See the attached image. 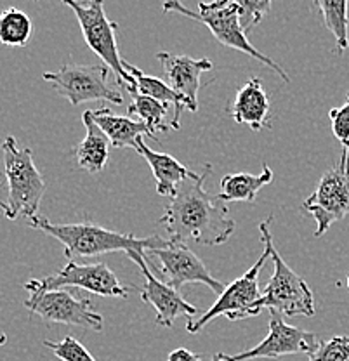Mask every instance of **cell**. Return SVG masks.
I'll return each mask as SVG.
<instances>
[{
  "label": "cell",
  "instance_id": "cell-1",
  "mask_svg": "<svg viewBox=\"0 0 349 361\" xmlns=\"http://www.w3.org/2000/svg\"><path fill=\"white\" fill-rule=\"evenodd\" d=\"M212 172L205 165L204 174H191L178 186L174 197L165 207L159 223L171 242H195L200 245H223L235 233V221L228 214L226 203L205 191L204 183Z\"/></svg>",
  "mask_w": 349,
  "mask_h": 361
},
{
  "label": "cell",
  "instance_id": "cell-2",
  "mask_svg": "<svg viewBox=\"0 0 349 361\" xmlns=\"http://www.w3.org/2000/svg\"><path fill=\"white\" fill-rule=\"evenodd\" d=\"M30 228L47 233L52 238L63 243L66 257H96L101 254L110 252H130L140 250L148 252L153 248H162L169 243V240L160 236H146L140 238L136 235H123V233L111 231L92 223H77V224H56L46 217H32L28 219Z\"/></svg>",
  "mask_w": 349,
  "mask_h": 361
},
{
  "label": "cell",
  "instance_id": "cell-3",
  "mask_svg": "<svg viewBox=\"0 0 349 361\" xmlns=\"http://www.w3.org/2000/svg\"><path fill=\"white\" fill-rule=\"evenodd\" d=\"M162 11L167 13L181 14V16L190 18V20L202 23V25L209 26L210 33L216 37L219 44L226 45V47L235 49V51L243 52V54L250 56V58L257 59L262 65L271 68L278 77L283 78L285 84L290 82V77L287 71L281 68L278 63L273 61L266 54H262L259 49L250 44L247 39V33L242 26V14H240V7L236 0H212V2H200L198 4V11H191L181 0H165Z\"/></svg>",
  "mask_w": 349,
  "mask_h": 361
},
{
  "label": "cell",
  "instance_id": "cell-4",
  "mask_svg": "<svg viewBox=\"0 0 349 361\" xmlns=\"http://www.w3.org/2000/svg\"><path fill=\"white\" fill-rule=\"evenodd\" d=\"M2 152L7 184V200L2 202L4 216L11 221L18 217L32 219L39 212L46 193V183L33 161L32 149L23 148L16 137L7 135Z\"/></svg>",
  "mask_w": 349,
  "mask_h": 361
},
{
  "label": "cell",
  "instance_id": "cell-5",
  "mask_svg": "<svg viewBox=\"0 0 349 361\" xmlns=\"http://www.w3.org/2000/svg\"><path fill=\"white\" fill-rule=\"evenodd\" d=\"M273 217H268L259 224V231H261V240L264 243V252L261 257L254 262V266L247 271L243 276L235 280L233 283L224 288L219 299L205 311L198 319H190L186 323V330L190 334H198L204 329L207 323L216 319L217 316H226L231 322L236 319H245L250 316H257L262 311L261 299L262 292L259 290V273H261L264 262L271 257V247H273V236L269 231V223Z\"/></svg>",
  "mask_w": 349,
  "mask_h": 361
},
{
  "label": "cell",
  "instance_id": "cell-6",
  "mask_svg": "<svg viewBox=\"0 0 349 361\" xmlns=\"http://www.w3.org/2000/svg\"><path fill=\"white\" fill-rule=\"evenodd\" d=\"M73 11L85 44L103 59V63L116 75V84L123 85L129 92L136 89V78L125 70L116 45V23L108 20L103 0H61Z\"/></svg>",
  "mask_w": 349,
  "mask_h": 361
},
{
  "label": "cell",
  "instance_id": "cell-7",
  "mask_svg": "<svg viewBox=\"0 0 349 361\" xmlns=\"http://www.w3.org/2000/svg\"><path fill=\"white\" fill-rule=\"evenodd\" d=\"M301 209L311 214L317 223L314 236L320 238L337 221L349 214V146H343V155L336 167L322 176L317 190L302 202Z\"/></svg>",
  "mask_w": 349,
  "mask_h": 361
},
{
  "label": "cell",
  "instance_id": "cell-8",
  "mask_svg": "<svg viewBox=\"0 0 349 361\" xmlns=\"http://www.w3.org/2000/svg\"><path fill=\"white\" fill-rule=\"evenodd\" d=\"M44 80L54 87L61 97L68 99L73 106L89 101H110L122 104V94L108 82L110 68L106 65H63L58 71L42 75Z\"/></svg>",
  "mask_w": 349,
  "mask_h": 361
},
{
  "label": "cell",
  "instance_id": "cell-9",
  "mask_svg": "<svg viewBox=\"0 0 349 361\" xmlns=\"http://www.w3.org/2000/svg\"><path fill=\"white\" fill-rule=\"evenodd\" d=\"M271 261L275 271L262 292V310L268 307L285 316H314V295L310 285L285 264L275 245L271 247Z\"/></svg>",
  "mask_w": 349,
  "mask_h": 361
},
{
  "label": "cell",
  "instance_id": "cell-10",
  "mask_svg": "<svg viewBox=\"0 0 349 361\" xmlns=\"http://www.w3.org/2000/svg\"><path fill=\"white\" fill-rule=\"evenodd\" d=\"M26 310L52 323L84 326V329L101 332L104 326L103 316L92 310L89 299H78L66 288L56 290H28L25 300Z\"/></svg>",
  "mask_w": 349,
  "mask_h": 361
},
{
  "label": "cell",
  "instance_id": "cell-11",
  "mask_svg": "<svg viewBox=\"0 0 349 361\" xmlns=\"http://www.w3.org/2000/svg\"><path fill=\"white\" fill-rule=\"evenodd\" d=\"M75 287L104 297H127L129 292L118 281L116 274L104 262L78 264L70 261L56 274L42 280L26 281V290H56V288Z\"/></svg>",
  "mask_w": 349,
  "mask_h": 361
},
{
  "label": "cell",
  "instance_id": "cell-12",
  "mask_svg": "<svg viewBox=\"0 0 349 361\" xmlns=\"http://www.w3.org/2000/svg\"><path fill=\"white\" fill-rule=\"evenodd\" d=\"M320 344L322 342H318L314 334L287 325L281 319V316L276 314V311H271L269 332L264 341L250 348L249 351H242L238 355H216L214 358L221 361H250L259 358L278 360L281 356L288 355L313 356L320 348Z\"/></svg>",
  "mask_w": 349,
  "mask_h": 361
},
{
  "label": "cell",
  "instance_id": "cell-13",
  "mask_svg": "<svg viewBox=\"0 0 349 361\" xmlns=\"http://www.w3.org/2000/svg\"><path fill=\"white\" fill-rule=\"evenodd\" d=\"M148 252L153 257H157L160 273L164 274L165 281L176 290L185 287L186 283H204L221 295L226 288L209 273L204 261L193 250H190L185 243L169 240L165 247L153 248Z\"/></svg>",
  "mask_w": 349,
  "mask_h": 361
},
{
  "label": "cell",
  "instance_id": "cell-14",
  "mask_svg": "<svg viewBox=\"0 0 349 361\" xmlns=\"http://www.w3.org/2000/svg\"><path fill=\"white\" fill-rule=\"evenodd\" d=\"M127 257L133 262H136L137 268L141 269L145 276V285L141 287V299L148 302L149 306L155 307L157 311V323L165 329H171L179 316H195L198 313L197 306L190 304L181 297L176 288H172L169 283L157 280L155 274L148 268V259L146 252L130 250L127 252Z\"/></svg>",
  "mask_w": 349,
  "mask_h": 361
},
{
  "label": "cell",
  "instance_id": "cell-15",
  "mask_svg": "<svg viewBox=\"0 0 349 361\" xmlns=\"http://www.w3.org/2000/svg\"><path fill=\"white\" fill-rule=\"evenodd\" d=\"M157 59L162 63L164 75L167 84L178 94H181L188 103V110H198V90H200V75L212 70V61L209 59H193L185 54L172 52H157Z\"/></svg>",
  "mask_w": 349,
  "mask_h": 361
},
{
  "label": "cell",
  "instance_id": "cell-16",
  "mask_svg": "<svg viewBox=\"0 0 349 361\" xmlns=\"http://www.w3.org/2000/svg\"><path fill=\"white\" fill-rule=\"evenodd\" d=\"M231 118L240 126H249L252 130H261L268 126L269 99L259 77H252L236 92L230 108Z\"/></svg>",
  "mask_w": 349,
  "mask_h": 361
},
{
  "label": "cell",
  "instance_id": "cell-17",
  "mask_svg": "<svg viewBox=\"0 0 349 361\" xmlns=\"http://www.w3.org/2000/svg\"><path fill=\"white\" fill-rule=\"evenodd\" d=\"M82 123L85 126V137L73 149L75 158H77V164L80 169L91 172V174H99L108 164L111 141L94 120L92 110L84 111Z\"/></svg>",
  "mask_w": 349,
  "mask_h": 361
},
{
  "label": "cell",
  "instance_id": "cell-18",
  "mask_svg": "<svg viewBox=\"0 0 349 361\" xmlns=\"http://www.w3.org/2000/svg\"><path fill=\"white\" fill-rule=\"evenodd\" d=\"M136 152L148 161L157 180V193L160 197H174L179 184L191 174L190 169L183 165L181 161L176 160L174 157L167 155V153L153 152L152 148H148L145 141H142V137L137 141Z\"/></svg>",
  "mask_w": 349,
  "mask_h": 361
},
{
  "label": "cell",
  "instance_id": "cell-19",
  "mask_svg": "<svg viewBox=\"0 0 349 361\" xmlns=\"http://www.w3.org/2000/svg\"><path fill=\"white\" fill-rule=\"evenodd\" d=\"M94 120L97 126L104 130L108 139L111 141V146L115 148H134L136 149L137 141L142 135L153 137L152 130L141 122V120H133L129 116H118L114 115L108 108H101V110H92Z\"/></svg>",
  "mask_w": 349,
  "mask_h": 361
},
{
  "label": "cell",
  "instance_id": "cell-20",
  "mask_svg": "<svg viewBox=\"0 0 349 361\" xmlns=\"http://www.w3.org/2000/svg\"><path fill=\"white\" fill-rule=\"evenodd\" d=\"M123 66H125V70L136 78V89L130 92V96L141 94V96H148L153 97V99L162 101L165 104H172V106H174V118H172L171 127L172 129H179V127H181V111L188 110V103L185 97H183L181 94L176 92L167 82L160 80V78L157 77L145 75L140 68L130 65V63L123 61Z\"/></svg>",
  "mask_w": 349,
  "mask_h": 361
},
{
  "label": "cell",
  "instance_id": "cell-21",
  "mask_svg": "<svg viewBox=\"0 0 349 361\" xmlns=\"http://www.w3.org/2000/svg\"><path fill=\"white\" fill-rule=\"evenodd\" d=\"M273 180V171L268 164H262V172L259 176L236 172L221 179V193L217 197L224 203L230 202H254L257 193Z\"/></svg>",
  "mask_w": 349,
  "mask_h": 361
},
{
  "label": "cell",
  "instance_id": "cell-22",
  "mask_svg": "<svg viewBox=\"0 0 349 361\" xmlns=\"http://www.w3.org/2000/svg\"><path fill=\"white\" fill-rule=\"evenodd\" d=\"M348 4L349 0H314V7L320 13L325 28L332 33L339 54L346 52L349 47Z\"/></svg>",
  "mask_w": 349,
  "mask_h": 361
},
{
  "label": "cell",
  "instance_id": "cell-23",
  "mask_svg": "<svg viewBox=\"0 0 349 361\" xmlns=\"http://www.w3.org/2000/svg\"><path fill=\"white\" fill-rule=\"evenodd\" d=\"M33 23L25 11L7 7L0 16V42L11 47H25L30 42Z\"/></svg>",
  "mask_w": 349,
  "mask_h": 361
},
{
  "label": "cell",
  "instance_id": "cell-24",
  "mask_svg": "<svg viewBox=\"0 0 349 361\" xmlns=\"http://www.w3.org/2000/svg\"><path fill=\"white\" fill-rule=\"evenodd\" d=\"M169 104L162 103L153 97L141 96V94H134L133 103L127 108L129 115L137 116L149 130L155 135L157 133H167L171 127L165 123V115H167Z\"/></svg>",
  "mask_w": 349,
  "mask_h": 361
},
{
  "label": "cell",
  "instance_id": "cell-25",
  "mask_svg": "<svg viewBox=\"0 0 349 361\" xmlns=\"http://www.w3.org/2000/svg\"><path fill=\"white\" fill-rule=\"evenodd\" d=\"M44 345H47L56 356L61 361H96L91 353L73 337H65L59 342L44 341Z\"/></svg>",
  "mask_w": 349,
  "mask_h": 361
},
{
  "label": "cell",
  "instance_id": "cell-26",
  "mask_svg": "<svg viewBox=\"0 0 349 361\" xmlns=\"http://www.w3.org/2000/svg\"><path fill=\"white\" fill-rule=\"evenodd\" d=\"M242 14L243 30L250 32L271 11L273 0H236Z\"/></svg>",
  "mask_w": 349,
  "mask_h": 361
},
{
  "label": "cell",
  "instance_id": "cell-27",
  "mask_svg": "<svg viewBox=\"0 0 349 361\" xmlns=\"http://www.w3.org/2000/svg\"><path fill=\"white\" fill-rule=\"evenodd\" d=\"M310 361H349V337L339 336L322 342Z\"/></svg>",
  "mask_w": 349,
  "mask_h": 361
},
{
  "label": "cell",
  "instance_id": "cell-28",
  "mask_svg": "<svg viewBox=\"0 0 349 361\" xmlns=\"http://www.w3.org/2000/svg\"><path fill=\"white\" fill-rule=\"evenodd\" d=\"M332 122V133L343 146H349V92L346 103L341 108H332L329 113Z\"/></svg>",
  "mask_w": 349,
  "mask_h": 361
},
{
  "label": "cell",
  "instance_id": "cell-29",
  "mask_svg": "<svg viewBox=\"0 0 349 361\" xmlns=\"http://www.w3.org/2000/svg\"><path fill=\"white\" fill-rule=\"evenodd\" d=\"M167 361H204V360H202L200 355H195V353L188 351L185 348H179L169 355Z\"/></svg>",
  "mask_w": 349,
  "mask_h": 361
},
{
  "label": "cell",
  "instance_id": "cell-30",
  "mask_svg": "<svg viewBox=\"0 0 349 361\" xmlns=\"http://www.w3.org/2000/svg\"><path fill=\"white\" fill-rule=\"evenodd\" d=\"M348 288H349V274H348Z\"/></svg>",
  "mask_w": 349,
  "mask_h": 361
},
{
  "label": "cell",
  "instance_id": "cell-31",
  "mask_svg": "<svg viewBox=\"0 0 349 361\" xmlns=\"http://www.w3.org/2000/svg\"><path fill=\"white\" fill-rule=\"evenodd\" d=\"M212 361H221V360H216V358H214V360H212Z\"/></svg>",
  "mask_w": 349,
  "mask_h": 361
},
{
  "label": "cell",
  "instance_id": "cell-32",
  "mask_svg": "<svg viewBox=\"0 0 349 361\" xmlns=\"http://www.w3.org/2000/svg\"><path fill=\"white\" fill-rule=\"evenodd\" d=\"M35 2H37V0H35Z\"/></svg>",
  "mask_w": 349,
  "mask_h": 361
}]
</instances>
